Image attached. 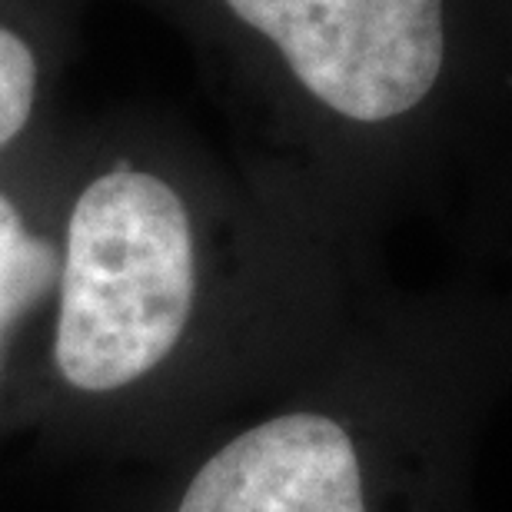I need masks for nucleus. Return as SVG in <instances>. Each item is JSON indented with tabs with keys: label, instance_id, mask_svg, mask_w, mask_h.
Segmentation results:
<instances>
[{
	"label": "nucleus",
	"instance_id": "obj_5",
	"mask_svg": "<svg viewBox=\"0 0 512 512\" xmlns=\"http://www.w3.org/2000/svg\"><path fill=\"white\" fill-rule=\"evenodd\" d=\"M40 90V60L24 34L0 24V150L24 133Z\"/></svg>",
	"mask_w": 512,
	"mask_h": 512
},
{
	"label": "nucleus",
	"instance_id": "obj_4",
	"mask_svg": "<svg viewBox=\"0 0 512 512\" xmlns=\"http://www.w3.org/2000/svg\"><path fill=\"white\" fill-rule=\"evenodd\" d=\"M60 247L27 227L17 203L0 193V366L10 336L57 290Z\"/></svg>",
	"mask_w": 512,
	"mask_h": 512
},
{
	"label": "nucleus",
	"instance_id": "obj_3",
	"mask_svg": "<svg viewBox=\"0 0 512 512\" xmlns=\"http://www.w3.org/2000/svg\"><path fill=\"white\" fill-rule=\"evenodd\" d=\"M207 283L210 260L177 183L130 163L97 173L60 247L57 376L80 396L147 380L187 343Z\"/></svg>",
	"mask_w": 512,
	"mask_h": 512
},
{
	"label": "nucleus",
	"instance_id": "obj_1",
	"mask_svg": "<svg viewBox=\"0 0 512 512\" xmlns=\"http://www.w3.org/2000/svg\"><path fill=\"white\" fill-rule=\"evenodd\" d=\"M356 203L486 227L512 197V0H213Z\"/></svg>",
	"mask_w": 512,
	"mask_h": 512
},
{
	"label": "nucleus",
	"instance_id": "obj_2",
	"mask_svg": "<svg viewBox=\"0 0 512 512\" xmlns=\"http://www.w3.org/2000/svg\"><path fill=\"white\" fill-rule=\"evenodd\" d=\"M340 380L230 433L173 512H473L479 433L512 389V286L403 303Z\"/></svg>",
	"mask_w": 512,
	"mask_h": 512
}]
</instances>
